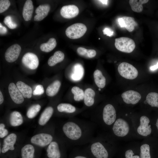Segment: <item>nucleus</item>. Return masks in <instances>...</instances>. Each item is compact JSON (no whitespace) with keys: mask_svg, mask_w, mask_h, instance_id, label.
<instances>
[{"mask_svg":"<svg viewBox=\"0 0 158 158\" xmlns=\"http://www.w3.org/2000/svg\"><path fill=\"white\" fill-rule=\"evenodd\" d=\"M95 128L91 121L71 118L56 126V133L68 147L88 144L95 137Z\"/></svg>","mask_w":158,"mask_h":158,"instance_id":"nucleus-1","label":"nucleus"},{"mask_svg":"<svg viewBox=\"0 0 158 158\" xmlns=\"http://www.w3.org/2000/svg\"><path fill=\"white\" fill-rule=\"evenodd\" d=\"M22 138L19 134L12 132L0 140V158H19Z\"/></svg>","mask_w":158,"mask_h":158,"instance_id":"nucleus-2","label":"nucleus"},{"mask_svg":"<svg viewBox=\"0 0 158 158\" xmlns=\"http://www.w3.org/2000/svg\"><path fill=\"white\" fill-rule=\"evenodd\" d=\"M56 132L55 124L52 122H49L33 135L29 142L41 149L45 148L54 139Z\"/></svg>","mask_w":158,"mask_h":158,"instance_id":"nucleus-3","label":"nucleus"},{"mask_svg":"<svg viewBox=\"0 0 158 158\" xmlns=\"http://www.w3.org/2000/svg\"><path fill=\"white\" fill-rule=\"evenodd\" d=\"M67 148L63 141L56 133L53 140L45 148L46 158H66Z\"/></svg>","mask_w":158,"mask_h":158,"instance_id":"nucleus-4","label":"nucleus"},{"mask_svg":"<svg viewBox=\"0 0 158 158\" xmlns=\"http://www.w3.org/2000/svg\"><path fill=\"white\" fill-rule=\"evenodd\" d=\"M92 158H108L107 150L98 137H95L84 149Z\"/></svg>","mask_w":158,"mask_h":158,"instance_id":"nucleus-5","label":"nucleus"},{"mask_svg":"<svg viewBox=\"0 0 158 158\" xmlns=\"http://www.w3.org/2000/svg\"><path fill=\"white\" fill-rule=\"evenodd\" d=\"M41 150L29 142L22 144L20 149L19 158H40Z\"/></svg>","mask_w":158,"mask_h":158,"instance_id":"nucleus-6","label":"nucleus"},{"mask_svg":"<svg viewBox=\"0 0 158 158\" xmlns=\"http://www.w3.org/2000/svg\"><path fill=\"white\" fill-rule=\"evenodd\" d=\"M114 45L118 50L127 53L132 52L135 47V42L133 40L125 37L115 39Z\"/></svg>","mask_w":158,"mask_h":158,"instance_id":"nucleus-7","label":"nucleus"},{"mask_svg":"<svg viewBox=\"0 0 158 158\" xmlns=\"http://www.w3.org/2000/svg\"><path fill=\"white\" fill-rule=\"evenodd\" d=\"M118 70L122 77L128 79L135 78L138 75L137 69L132 65L126 62L121 63L118 66Z\"/></svg>","mask_w":158,"mask_h":158,"instance_id":"nucleus-8","label":"nucleus"},{"mask_svg":"<svg viewBox=\"0 0 158 158\" xmlns=\"http://www.w3.org/2000/svg\"><path fill=\"white\" fill-rule=\"evenodd\" d=\"M87 30V28L84 24L78 23L73 24L67 28L65 32L66 36L69 38L75 39L82 37Z\"/></svg>","mask_w":158,"mask_h":158,"instance_id":"nucleus-9","label":"nucleus"},{"mask_svg":"<svg viewBox=\"0 0 158 158\" xmlns=\"http://www.w3.org/2000/svg\"><path fill=\"white\" fill-rule=\"evenodd\" d=\"M116 118V111L114 107L110 104L106 105L102 111V121L104 124L110 126L114 123Z\"/></svg>","mask_w":158,"mask_h":158,"instance_id":"nucleus-10","label":"nucleus"},{"mask_svg":"<svg viewBox=\"0 0 158 158\" xmlns=\"http://www.w3.org/2000/svg\"><path fill=\"white\" fill-rule=\"evenodd\" d=\"M114 134L118 137H123L128 133L129 128L127 122L123 119L119 118L115 121L112 128Z\"/></svg>","mask_w":158,"mask_h":158,"instance_id":"nucleus-11","label":"nucleus"},{"mask_svg":"<svg viewBox=\"0 0 158 158\" xmlns=\"http://www.w3.org/2000/svg\"><path fill=\"white\" fill-rule=\"evenodd\" d=\"M22 62L25 66L31 70L36 69L39 64L37 56L31 52L27 53L24 55L22 59Z\"/></svg>","mask_w":158,"mask_h":158,"instance_id":"nucleus-12","label":"nucleus"},{"mask_svg":"<svg viewBox=\"0 0 158 158\" xmlns=\"http://www.w3.org/2000/svg\"><path fill=\"white\" fill-rule=\"evenodd\" d=\"M21 51L20 45L14 44L8 47L5 54V58L8 62L12 63L15 61L18 58Z\"/></svg>","mask_w":158,"mask_h":158,"instance_id":"nucleus-13","label":"nucleus"},{"mask_svg":"<svg viewBox=\"0 0 158 158\" xmlns=\"http://www.w3.org/2000/svg\"><path fill=\"white\" fill-rule=\"evenodd\" d=\"M5 122L8 127H16L21 125L24 120L21 114L19 111H13L11 112Z\"/></svg>","mask_w":158,"mask_h":158,"instance_id":"nucleus-14","label":"nucleus"},{"mask_svg":"<svg viewBox=\"0 0 158 158\" xmlns=\"http://www.w3.org/2000/svg\"><path fill=\"white\" fill-rule=\"evenodd\" d=\"M8 90L11 97L14 103L19 104L23 102L24 97L14 83H12L9 84Z\"/></svg>","mask_w":158,"mask_h":158,"instance_id":"nucleus-15","label":"nucleus"},{"mask_svg":"<svg viewBox=\"0 0 158 158\" xmlns=\"http://www.w3.org/2000/svg\"><path fill=\"white\" fill-rule=\"evenodd\" d=\"M121 97L123 101L127 104H135L138 103L141 99L140 94L133 90H129L123 92Z\"/></svg>","mask_w":158,"mask_h":158,"instance_id":"nucleus-16","label":"nucleus"},{"mask_svg":"<svg viewBox=\"0 0 158 158\" xmlns=\"http://www.w3.org/2000/svg\"><path fill=\"white\" fill-rule=\"evenodd\" d=\"M150 122L149 118L146 116H143L140 117V125L137 128V132L140 135L146 136L150 134L152 129L150 126L149 125Z\"/></svg>","mask_w":158,"mask_h":158,"instance_id":"nucleus-17","label":"nucleus"},{"mask_svg":"<svg viewBox=\"0 0 158 158\" xmlns=\"http://www.w3.org/2000/svg\"><path fill=\"white\" fill-rule=\"evenodd\" d=\"M60 13L63 18L70 19L77 16L79 13V10L78 7L74 5L65 6L62 7Z\"/></svg>","mask_w":158,"mask_h":158,"instance_id":"nucleus-18","label":"nucleus"},{"mask_svg":"<svg viewBox=\"0 0 158 158\" xmlns=\"http://www.w3.org/2000/svg\"><path fill=\"white\" fill-rule=\"evenodd\" d=\"M54 109L51 106L47 107L42 112L38 121V125L41 127L46 126L53 115Z\"/></svg>","mask_w":158,"mask_h":158,"instance_id":"nucleus-19","label":"nucleus"},{"mask_svg":"<svg viewBox=\"0 0 158 158\" xmlns=\"http://www.w3.org/2000/svg\"><path fill=\"white\" fill-rule=\"evenodd\" d=\"M50 9V6L48 4L39 5L35 10L36 15L34 17V20L38 21L43 20L47 16Z\"/></svg>","mask_w":158,"mask_h":158,"instance_id":"nucleus-20","label":"nucleus"},{"mask_svg":"<svg viewBox=\"0 0 158 158\" xmlns=\"http://www.w3.org/2000/svg\"><path fill=\"white\" fill-rule=\"evenodd\" d=\"M34 6L32 0H28L25 2L23 9L22 15L25 21H28L32 18Z\"/></svg>","mask_w":158,"mask_h":158,"instance_id":"nucleus-21","label":"nucleus"},{"mask_svg":"<svg viewBox=\"0 0 158 158\" xmlns=\"http://www.w3.org/2000/svg\"><path fill=\"white\" fill-rule=\"evenodd\" d=\"M95 92L91 88H87L85 90L84 98V103L87 107L92 106L95 102Z\"/></svg>","mask_w":158,"mask_h":158,"instance_id":"nucleus-22","label":"nucleus"},{"mask_svg":"<svg viewBox=\"0 0 158 158\" xmlns=\"http://www.w3.org/2000/svg\"><path fill=\"white\" fill-rule=\"evenodd\" d=\"M16 86L24 98L28 99L31 98L32 90L30 86L21 81H18L17 83Z\"/></svg>","mask_w":158,"mask_h":158,"instance_id":"nucleus-23","label":"nucleus"},{"mask_svg":"<svg viewBox=\"0 0 158 158\" xmlns=\"http://www.w3.org/2000/svg\"><path fill=\"white\" fill-rule=\"evenodd\" d=\"M57 110L60 113L69 114H74L77 111L76 108L71 104L67 103H61L57 106Z\"/></svg>","mask_w":158,"mask_h":158,"instance_id":"nucleus-24","label":"nucleus"},{"mask_svg":"<svg viewBox=\"0 0 158 158\" xmlns=\"http://www.w3.org/2000/svg\"><path fill=\"white\" fill-rule=\"evenodd\" d=\"M82 66L79 63L75 64L73 67V72L71 74V79L75 81L80 80L83 77L84 72Z\"/></svg>","mask_w":158,"mask_h":158,"instance_id":"nucleus-25","label":"nucleus"},{"mask_svg":"<svg viewBox=\"0 0 158 158\" xmlns=\"http://www.w3.org/2000/svg\"><path fill=\"white\" fill-rule=\"evenodd\" d=\"M93 76L97 86L99 88L104 87L106 85V80L102 72L98 69L96 70L94 72Z\"/></svg>","mask_w":158,"mask_h":158,"instance_id":"nucleus-26","label":"nucleus"},{"mask_svg":"<svg viewBox=\"0 0 158 158\" xmlns=\"http://www.w3.org/2000/svg\"><path fill=\"white\" fill-rule=\"evenodd\" d=\"M64 56V54L62 52L60 51H57L49 58L48 61V64L50 66H53L62 61Z\"/></svg>","mask_w":158,"mask_h":158,"instance_id":"nucleus-27","label":"nucleus"},{"mask_svg":"<svg viewBox=\"0 0 158 158\" xmlns=\"http://www.w3.org/2000/svg\"><path fill=\"white\" fill-rule=\"evenodd\" d=\"M61 83L60 81L57 80L49 85L46 90V94L49 97H53L57 93L60 89Z\"/></svg>","mask_w":158,"mask_h":158,"instance_id":"nucleus-28","label":"nucleus"},{"mask_svg":"<svg viewBox=\"0 0 158 158\" xmlns=\"http://www.w3.org/2000/svg\"><path fill=\"white\" fill-rule=\"evenodd\" d=\"M148 1V0H130L129 3L133 11L140 13L143 10L142 4L147 3Z\"/></svg>","mask_w":158,"mask_h":158,"instance_id":"nucleus-29","label":"nucleus"},{"mask_svg":"<svg viewBox=\"0 0 158 158\" xmlns=\"http://www.w3.org/2000/svg\"><path fill=\"white\" fill-rule=\"evenodd\" d=\"M56 39L54 38H51L47 42L41 44L40 49L42 51L49 52L52 51L56 47Z\"/></svg>","mask_w":158,"mask_h":158,"instance_id":"nucleus-30","label":"nucleus"},{"mask_svg":"<svg viewBox=\"0 0 158 158\" xmlns=\"http://www.w3.org/2000/svg\"><path fill=\"white\" fill-rule=\"evenodd\" d=\"M68 158H92L85 149H73L70 154Z\"/></svg>","mask_w":158,"mask_h":158,"instance_id":"nucleus-31","label":"nucleus"},{"mask_svg":"<svg viewBox=\"0 0 158 158\" xmlns=\"http://www.w3.org/2000/svg\"><path fill=\"white\" fill-rule=\"evenodd\" d=\"M41 109V106L39 104H34L31 106L28 109L26 116L29 119L34 118L37 114Z\"/></svg>","mask_w":158,"mask_h":158,"instance_id":"nucleus-32","label":"nucleus"},{"mask_svg":"<svg viewBox=\"0 0 158 158\" xmlns=\"http://www.w3.org/2000/svg\"><path fill=\"white\" fill-rule=\"evenodd\" d=\"M77 51L79 55L87 58H93L95 57L96 54V52L95 50L87 49L82 47L78 48Z\"/></svg>","mask_w":158,"mask_h":158,"instance_id":"nucleus-33","label":"nucleus"},{"mask_svg":"<svg viewBox=\"0 0 158 158\" xmlns=\"http://www.w3.org/2000/svg\"><path fill=\"white\" fill-rule=\"evenodd\" d=\"M122 18L124 21V27L129 32L133 31L136 25L134 18L131 17L126 16Z\"/></svg>","mask_w":158,"mask_h":158,"instance_id":"nucleus-34","label":"nucleus"},{"mask_svg":"<svg viewBox=\"0 0 158 158\" xmlns=\"http://www.w3.org/2000/svg\"><path fill=\"white\" fill-rule=\"evenodd\" d=\"M146 101L151 107H158V93L155 92L149 93L146 97Z\"/></svg>","mask_w":158,"mask_h":158,"instance_id":"nucleus-35","label":"nucleus"},{"mask_svg":"<svg viewBox=\"0 0 158 158\" xmlns=\"http://www.w3.org/2000/svg\"><path fill=\"white\" fill-rule=\"evenodd\" d=\"M71 91L74 95L75 101H79L84 99V92L82 89L77 86H74L72 88Z\"/></svg>","mask_w":158,"mask_h":158,"instance_id":"nucleus-36","label":"nucleus"},{"mask_svg":"<svg viewBox=\"0 0 158 158\" xmlns=\"http://www.w3.org/2000/svg\"><path fill=\"white\" fill-rule=\"evenodd\" d=\"M8 127L5 120H1L0 122V139L3 140L10 134L8 128Z\"/></svg>","mask_w":158,"mask_h":158,"instance_id":"nucleus-37","label":"nucleus"},{"mask_svg":"<svg viewBox=\"0 0 158 158\" xmlns=\"http://www.w3.org/2000/svg\"><path fill=\"white\" fill-rule=\"evenodd\" d=\"M140 158H151L150 154V147L147 144H144L140 148Z\"/></svg>","mask_w":158,"mask_h":158,"instance_id":"nucleus-38","label":"nucleus"},{"mask_svg":"<svg viewBox=\"0 0 158 158\" xmlns=\"http://www.w3.org/2000/svg\"><path fill=\"white\" fill-rule=\"evenodd\" d=\"M4 22L8 28L11 29H15L17 26V24L13 21L12 17L10 16H7L4 18Z\"/></svg>","mask_w":158,"mask_h":158,"instance_id":"nucleus-39","label":"nucleus"},{"mask_svg":"<svg viewBox=\"0 0 158 158\" xmlns=\"http://www.w3.org/2000/svg\"><path fill=\"white\" fill-rule=\"evenodd\" d=\"M11 3L8 0H0V13H1L6 11L9 7Z\"/></svg>","mask_w":158,"mask_h":158,"instance_id":"nucleus-40","label":"nucleus"},{"mask_svg":"<svg viewBox=\"0 0 158 158\" xmlns=\"http://www.w3.org/2000/svg\"><path fill=\"white\" fill-rule=\"evenodd\" d=\"M44 90L43 86L41 85H37L35 89L33 92V94L35 95H40L44 93Z\"/></svg>","mask_w":158,"mask_h":158,"instance_id":"nucleus-41","label":"nucleus"},{"mask_svg":"<svg viewBox=\"0 0 158 158\" xmlns=\"http://www.w3.org/2000/svg\"><path fill=\"white\" fill-rule=\"evenodd\" d=\"M133 154L134 153L132 150H128L125 152V157L126 158H140L139 156L138 155L133 156Z\"/></svg>","mask_w":158,"mask_h":158,"instance_id":"nucleus-42","label":"nucleus"},{"mask_svg":"<svg viewBox=\"0 0 158 158\" xmlns=\"http://www.w3.org/2000/svg\"><path fill=\"white\" fill-rule=\"evenodd\" d=\"M103 31L104 35H106L109 37L112 36L114 33L113 32L111 29L107 28H105Z\"/></svg>","mask_w":158,"mask_h":158,"instance_id":"nucleus-43","label":"nucleus"},{"mask_svg":"<svg viewBox=\"0 0 158 158\" xmlns=\"http://www.w3.org/2000/svg\"><path fill=\"white\" fill-rule=\"evenodd\" d=\"M7 32V28L3 26L1 23H0V35L5 34Z\"/></svg>","mask_w":158,"mask_h":158,"instance_id":"nucleus-44","label":"nucleus"},{"mask_svg":"<svg viewBox=\"0 0 158 158\" xmlns=\"http://www.w3.org/2000/svg\"><path fill=\"white\" fill-rule=\"evenodd\" d=\"M118 21L121 28L124 27V21L122 17L119 18Z\"/></svg>","mask_w":158,"mask_h":158,"instance_id":"nucleus-45","label":"nucleus"},{"mask_svg":"<svg viewBox=\"0 0 158 158\" xmlns=\"http://www.w3.org/2000/svg\"><path fill=\"white\" fill-rule=\"evenodd\" d=\"M4 101V98L1 91H0V104H1Z\"/></svg>","mask_w":158,"mask_h":158,"instance_id":"nucleus-46","label":"nucleus"},{"mask_svg":"<svg viewBox=\"0 0 158 158\" xmlns=\"http://www.w3.org/2000/svg\"><path fill=\"white\" fill-rule=\"evenodd\" d=\"M157 68H158V62L156 65L151 66L150 67V69L152 71L155 70Z\"/></svg>","mask_w":158,"mask_h":158,"instance_id":"nucleus-47","label":"nucleus"},{"mask_svg":"<svg viewBox=\"0 0 158 158\" xmlns=\"http://www.w3.org/2000/svg\"><path fill=\"white\" fill-rule=\"evenodd\" d=\"M99 1L101 2L102 4L106 5L107 4L108 2V0H99Z\"/></svg>","mask_w":158,"mask_h":158,"instance_id":"nucleus-48","label":"nucleus"},{"mask_svg":"<svg viewBox=\"0 0 158 158\" xmlns=\"http://www.w3.org/2000/svg\"><path fill=\"white\" fill-rule=\"evenodd\" d=\"M156 125L157 127V129L158 130V118L157 119V122H156Z\"/></svg>","mask_w":158,"mask_h":158,"instance_id":"nucleus-49","label":"nucleus"},{"mask_svg":"<svg viewBox=\"0 0 158 158\" xmlns=\"http://www.w3.org/2000/svg\"><path fill=\"white\" fill-rule=\"evenodd\" d=\"M99 39H100V38H99Z\"/></svg>","mask_w":158,"mask_h":158,"instance_id":"nucleus-50","label":"nucleus"}]
</instances>
